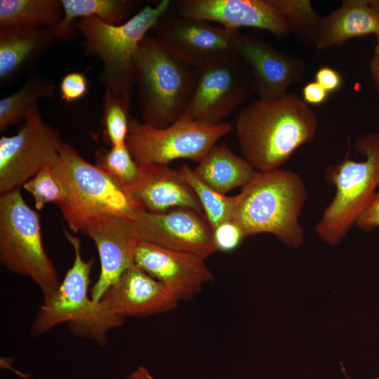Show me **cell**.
Masks as SVG:
<instances>
[{
  "instance_id": "11",
  "label": "cell",
  "mask_w": 379,
  "mask_h": 379,
  "mask_svg": "<svg viewBox=\"0 0 379 379\" xmlns=\"http://www.w3.org/2000/svg\"><path fill=\"white\" fill-rule=\"evenodd\" d=\"M24 120L15 135L0 138V193L20 188L59 159L64 142L58 131L43 120L36 104Z\"/></svg>"
},
{
  "instance_id": "21",
  "label": "cell",
  "mask_w": 379,
  "mask_h": 379,
  "mask_svg": "<svg viewBox=\"0 0 379 379\" xmlns=\"http://www.w3.org/2000/svg\"><path fill=\"white\" fill-rule=\"evenodd\" d=\"M378 29L379 16L369 0H345L339 8L323 17L316 48L324 50L341 46L353 38L375 35Z\"/></svg>"
},
{
  "instance_id": "27",
  "label": "cell",
  "mask_w": 379,
  "mask_h": 379,
  "mask_svg": "<svg viewBox=\"0 0 379 379\" xmlns=\"http://www.w3.org/2000/svg\"><path fill=\"white\" fill-rule=\"evenodd\" d=\"M179 171L196 193L213 230L220 225L232 220L236 195L227 196L210 187L198 178L193 169L185 164Z\"/></svg>"
},
{
  "instance_id": "13",
  "label": "cell",
  "mask_w": 379,
  "mask_h": 379,
  "mask_svg": "<svg viewBox=\"0 0 379 379\" xmlns=\"http://www.w3.org/2000/svg\"><path fill=\"white\" fill-rule=\"evenodd\" d=\"M173 4L180 15L215 22L227 29H259L279 39L292 34L288 20L272 0H179Z\"/></svg>"
},
{
  "instance_id": "19",
  "label": "cell",
  "mask_w": 379,
  "mask_h": 379,
  "mask_svg": "<svg viewBox=\"0 0 379 379\" xmlns=\"http://www.w3.org/2000/svg\"><path fill=\"white\" fill-rule=\"evenodd\" d=\"M100 300L122 319L166 312L176 307L179 302L161 283L134 264Z\"/></svg>"
},
{
  "instance_id": "37",
  "label": "cell",
  "mask_w": 379,
  "mask_h": 379,
  "mask_svg": "<svg viewBox=\"0 0 379 379\" xmlns=\"http://www.w3.org/2000/svg\"><path fill=\"white\" fill-rule=\"evenodd\" d=\"M126 379H156L144 366L138 367Z\"/></svg>"
},
{
  "instance_id": "35",
  "label": "cell",
  "mask_w": 379,
  "mask_h": 379,
  "mask_svg": "<svg viewBox=\"0 0 379 379\" xmlns=\"http://www.w3.org/2000/svg\"><path fill=\"white\" fill-rule=\"evenodd\" d=\"M329 93L317 81H311L302 88V98L308 105H320L328 99Z\"/></svg>"
},
{
  "instance_id": "30",
  "label": "cell",
  "mask_w": 379,
  "mask_h": 379,
  "mask_svg": "<svg viewBox=\"0 0 379 379\" xmlns=\"http://www.w3.org/2000/svg\"><path fill=\"white\" fill-rule=\"evenodd\" d=\"M131 100L105 91L103 99L102 125L105 138L111 146L126 144L129 130Z\"/></svg>"
},
{
  "instance_id": "22",
  "label": "cell",
  "mask_w": 379,
  "mask_h": 379,
  "mask_svg": "<svg viewBox=\"0 0 379 379\" xmlns=\"http://www.w3.org/2000/svg\"><path fill=\"white\" fill-rule=\"evenodd\" d=\"M193 171L208 186L226 194L246 185L256 170L243 157L237 155L227 146L216 144Z\"/></svg>"
},
{
  "instance_id": "9",
  "label": "cell",
  "mask_w": 379,
  "mask_h": 379,
  "mask_svg": "<svg viewBox=\"0 0 379 379\" xmlns=\"http://www.w3.org/2000/svg\"><path fill=\"white\" fill-rule=\"evenodd\" d=\"M254 94L248 67L235 51L228 52L197 67L194 91L180 119L220 124Z\"/></svg>"
},
{
  "instance_id": "28",
  "label": "cell",
  "mask_w": 379,
  "mask_h": 379,
  "mask_svg": "<svg viewBox=\"0 0 379 379\" xmlns=\"http://www.w3.org/2000/svg\"><path fill=\"white\" fill-rule=\"evenodd\" d=\"M95 156L96 166L112 178L127 194L128 190L138 178L140 166L126 145L111 146L109 149H100Z\"/></svg>"
},
{
  "instance_id": "12",
  "label": "cell",
  "mask_w": 379,
  "mask_h": 379,
  "mask_svg": "<svg viewBox=\"0 0 379 379\" xmlns=\"http://www.w3.org/2000/svg\"><path fill=\"white\" fill-rule=\"evenodd\" d=\"M138 241L206 259L217 251L205 215L188 208L153 213L136 208L129 220Z\"/></svg>"
},
{
  "instance_id": "26",
  "label": "cell",
  "mask_w": 379,
  "mask_h": 379,
  "mask_svg": "<svg viewBox=\"0 0 379 379\" xmlns=\"http://www.w3.org/2000/svg\"><path fill=\"white\" fill-rule=\"evenodd\" d=\"M288 20L291 33L301 44L317 46L322 18L312 8L310 0H272Z\"/></svg>"
},
{
  "instance_id": "34",
  "label": "cell",
  "mask_w": 379,
  "mask_h": 379,
  "mask_svg": "<svg viewBox=\"0 0 379 379\" xmlns=\"http://www.w3.org/2000/svg\"><path fill=\"white\" fill-rule=\"evenodd\" d=\"M315 81L329 93L337 91L343 84L340 73L328 66H323L317 69L315 74Z\"/></svg>"
},
{
  "instance_id": "8",
  "label": "cell",
  "mask_w": 379,
  "mask_h": 379,
  "mask_svg": "<svg viewBox=\"0 0 379 379\" xmlns=\"http://www.w3.org/2000/svg\"><path fill=\"white\" fill-rule=\"evenodd\" d=\"M58 168L67 195L58 206L72 232H81L88 221L102 215L133 217L136 208L126 192L69 144L60 148Z\"/></svg>"
},
{
  "instance_id": "17",
  "label": "cell",
  "mask_w": 379,
  "mask_h": 379,
  "mask_svg": "<svg viewBox=\"0 0 379 379\" xmlns=\"http://www.w3.org/2000/svg\"><path fill=\"white\" fill-rule=\"evenodd\" d=\"M94 242L100 261L99 277L91 290V297L98 301L128 267L134 264L138 242L129 219L102 215L88 221L81 232Z\"/></svg>"
},
{
  "instance_id": "7",
  "label": "cell",
  "mask_w": 379,
  "mask_h": 379,
  "mask_svg": "<svg viewBox=\"0 0 379 379\" xmlns=\"http://www.w3.org/2000/svg\"><path fill=\"white\" fill-rule=\"evenodd\" d=\"M0 262L11 272L29 277L44 300L60 284L44 247L39 215L25 202L20 188L0 194Z\"/></svg>"
},
{
  "instance_id": "24",
  "label": "cell",
  "mask_w": 379,
  "mask_h": 379,
  "mask_svg": "<svg viewBox=\"0 0 379 379\" xmlns=\"http://www.w3.org/2000/svg\"><path fill=\"white\" fill-rule=\"evenodd\" d=\"M63 15L61 0H1L0 28L26 26L50 28Z\"/></svg>"
},
{
  "instance_id": "15",
  "label": "cell",
  "mask_w": 379,
  "mask_h": 379,
  "mask_svg": "<svg viewBox=\"0 0 379 379\" xmlns=\"http://www.w3.org/2000/svg\"><path fill=\"white\" fill-rule=\"evenodd\" d=\"M152 30L168 49L196 67L235 51L234 39L239 31L168 12Z\"/></svg>"
},
{
  "instance_id": "2",
  "label": "cell",
  "mask_w": 379,
  "mask_h": 379,
  "mask_svg": "<svg viewBox=\"0 0 379 379\" xmlns=\"http://www.w3.org/2000/svg\"><path fill=\"white\" fill-rule=\"evenodd\" d=\"M236 197L231 221L244 237L267 233L289 247L303 244L299 219L308 192L298 173L281 168L256 171Z\"/></svg>"
},
{
  "instance_id": "1",
  "label": "cell",
  "mask_w": 379,
  "mask_h": 379,
  "mask_svg": "<svg viewBox=\"0 0 379 379\" xmlns=\"http://www.w3.org/2000/svg\"><path fill=\"white\" fill-rule=\"evenodd\" d=\"M317 128L315 112L294 93L257 98L235 117L241 152L256 171L281 168L300 147L314 140Z\"/></svg>"
},
{
  "instance_id": "3",
  "label": "cell",
  "mask_w": 379,
  "mask_h": 379,
  "mask_svg": "<svg viewBox=\"0 0 379 379\" xmlns=\"http://www.w3.org/2000/svg\"><path fill=\"white\" fill-rule=\"evenodd\" d=\"M133 74L144 123L164 128L182 117L195 86V66L147 34L135 53Z\"/></svg>"
},
{
  "instance_id": "14",
  "label": "cell",
  "mask_w": 379,
  "mask_h": 379,
  "mask_svg": "<svg viewBox=\"0 0 379 379\" xmlns=\"http://www.w3.org/2000/svg\"><path fill=\"white\" fill-rule=\"evenodd\" d=\"M234 50L248 67L258 98L270 100L304 81L306 67L299 57L279 50L264 40L237 32Z\"/></svg>"
},
{
  "instance_id": "31",
  "label": "cell",
  "mask_w": 379,
  "mask_h": 379,
  "mask_svg": "<svg viewBox=\"0 0 379 379\" xmlns=\"http://www.w3.org/2000/svg\"><path fill=\"white\" fill-rule=\"evenodd\" d=\"M86 77L81 72H73L65 75L60 81L59 90L61 99L66 102L80 100L88 92Z\"/></svg>"
},
{
  "instance_id": "10",
  "label": "cell",
  "mask_w": 379,
  "mask_h": 379,
  "mask_svg": "<svg viewBox=\"0 0 379 379\" xmlns=\"http://www.w3.org/2000/svg\"><path fill=\"white\" fill-rule=\"evenodd\" d=\"M227 122L207 125L180 119L168 126L155 128L131 119L126 145L140 165L168 164L178 159L201 162L222 137L230 133Z\"/></svg>"
},
{
  "instance_id": "23",
  "label": "cell",
  "mask_w": 379,
  "mask_h": 379,
  "mask_svg": "<svg viewBox=\"0 0 379 379\" xmlns=\"http://www.w3.org/2000/svg\"><path fill=\"white\" fill-rule=\"evenodd\" d=\"M63 15L60 21L49 28L54 40L65 41L74 35V20L95 17L109 25L126 22L139 5L131 0H61Z\"/></svg>"
},
{
  "instance_id": "39",
  "label": "cell",
  "mask_w": 379,
  "mask_h": 379,
  "mask_svg": "<svg viewBox=\"0 0 379 379\" xmlns=\"http://www.w3.org/2000/svg\"><path fill=\"white\" fill-rule=\"evenodd\" d=\"M375 36H376L377 42H379V29H378L377 33L375 34Z\"/></svg>"
},
{
  "instance_id": "18",
  "label": "cell",
  "mask_w": 379,
  "mask_h": 379,
  "mask_svg": "<svg viewBox=\"0 0 379 379\" xmlns=\"http://www.w3.org/2000/svg\"><path fill=\"white\" fill-rule=\"evenodd\" d=\"M136 182L127 192L135 208L160 213L188 208L204 214L199 199L179 170L168 164H140Z\"/></svg>"
},
{
  "instance_id": "29",
  "label": "cell",
  "mask_w": 379,
  "mask_h": 379,
  "mask_svg": "<svg viewBox=\"0 0 379 379\" xmlns=\"http://www.w3.org/2000/svg\"><path fill=\"white\" fill-rule=\"evenodd\" d=\"M22 187L32 195L38 210L43 209L49 203L58 206L67 195L65 183L59 171L58 161L41 169Z\"/></svg>"
},
{
  "instance_id": "38",
  "label": "cell",
  "mask_w": 379,
  "mask_h": 379,
  "mask_svg": "<svg viewBox=\"0 0 379 379\" xmlns=\"http://www.w3.org/2000/svg\"><path fill=\"white\" fill-rule=\"evenodd\" d=\"M369 4L379 16V0H369Z\"/></svg>"
},
{
  "instance_id": "6",
  "label": "cell",
  "mask_w": 379,
  "mask_h": 379,
  "mask_svg": "<svg viewBox=\"0 0 379 379\" xmlns=\"http://www.w3.org/2000/svg\"><path fill=\"white\" fill-rule=\"evenodd\" d=\"M171 1L145 6L126 22L114 25L95 17L75 23L88 53L102 62L100 81L109 91L131 100L134 86L133 59L139 44L169 10Z\"/></svg>"
},
{
  "instance_id": "36",
  "label": "cell",
  "mask_w": 379,
  "mask_h": 379,
  "mask_svg": "<svg viewBox=\"0 0 379 379\" xmlns=\"http://www.w3.org/2000/svg\"><path fill=\"white\" fill-rule=\"evenodd\" d=\"M369 67L374 86L379 93V42L374 47Z\"/></svg>"
},
{
  "instance_id": "16",
  "label": "cell",
  "mask_w": 379,
  "mask_h": 379,
  "mask_svg": "<svg viewBox=\"0 0 379 379\" xmlns=\"http://www.w3.org/2000/svg\"><path fill=\"white\" fill-rule=\"evenodd\" d=\"M199 256L138 241L133 262L161 283L178 300H188L204 286L213 280V274Z\"/></svg>"
},
{
  "instance_id": "33",
  "label": "cell",
  "mask_w": 379,
  "mask_h": 379,
  "mask_svg": "<svg viewBox=\"0 0 379 379\" xmlns=\"http://www.w3.org/2000/svg\"><path fill=\"white\" fill-rule=\"evenodd\" d=\"M355 225L368 232L379 227V191L376 192Z\"/></svg>"
},
{
  "instance_id": "32",
  "label": "cell",
  "mask_w": 379,
  "mask_h": 379,
  "mask_svg": "<svg viewBox=\"0 0 379 379\" xmlns=\"http://www.w3.org/2000/svg\"><path fill=\"white\" fill-rule=\"evenodd\" d=\"M244 237L241 230L232 221L222 223L213 230V239L217 251H233Z\"/></svg>"
},
{
  "instance_id": "20",
  "label": "cell",
  "mask_w": 379,
  "mask_h": 379,
  "mask_svg": "<svg viewBox=\"0 0 379 379\" xmlns=\"http://www.w3.org/2000/svg\"><path fill=\"white\" fill-rule=\"evenodd\" d=\"M54 41L49 28L12 26L0 28L1 86L33 74L38 60Z\"/></svg>"
},
{
  "instance_id": "25",
  "label": "cell",
  "mask_w": 379,
  "mask_h": 379,
  "mask_svg": "<svg viewBox=\"0 0 379 379\" xmlns=\"http://www.w3.org/2000/svg\"><path fill=\"white\" fill-rule=\"evenodd\" d=\"M56 86L36 73L15 92L0 100V131L24 120L28 110L41 98H54Z\"/></svg>"
},
{
  "instance_id": "4",
  "label": "cell",
  "mask_w": 379,
  "mask_h": 379,
  "mask_svg": "<svg viewBox=\"0 0 379 379\" xmlns=\"http://www.w3.org/2000/svg\"><path fill=\"white\" fill-rule=\"evenodd\" d=\"M64 234L72 246L74 262L58 289L38 310L31 324V335L39 336L67 322L73 335L105 345L108 331L121 326L124 319L112 312L101 300L94 301L88 295L94 260L84 259L78 237L66 230Z\"/></svg>"
},
{
  "instance_id": "40",
  "label": "cell",
  "mask_w": 379,
  "mask_h": 379,
  "mask_svg": "<svg viewBox=\"0 0 379 379\" xmlns=\"http://www.w3.org/2000/svg\"><path fill=\"white\" fill-rule=\"evenodd\" d=\"M373 379H379V377L375 378H373Z\"/></svg>"
},
{
  "instance_id": "5",
  "label": "cell",
  "mask_w": 379,
  "mask_h": 379,
  "mask_svg": "<svg viewBox=\"0 0 379 379\" xmlns=\"http://www.w3.org/2000/svg\"><path fill=\"white\" fill-rule=\"evenodd\" d=\"M357 152L365 159L346 158L329 166L326 181L335 188V195L315 226L324 241L337 245L347 236L366 208L379 185V131L369 132L354 140Z\"/></svg>"
}]
</instances>
